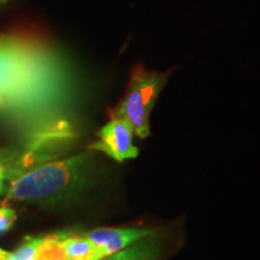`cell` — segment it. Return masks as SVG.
Here are the masks:
<instances>
[{
  "label": "cell",
  "instance_id": "cell-10",
  "mask_svg": "<svg viewBox=\"0 0 260 260\" xmlns=\"http://www.w3.org/2000/svg\"><path fill=\"white\" fill-rule=\"evenodd\" d=\"M23 152L22 151H16V149H10V148H0V167H5L11 169L12 171L15 170L16 165L19 159H21Z\"/></svg>",
  "mask_w": 260,
  "mask_h": 260
},
{
  "label": "cell",
  "instance_id": "cell-5",
  "mask_svg": "<svg viewBox=\"0 0 260 260\" xmlns=\"http://www.w3.org/2000/svg\"><path fill=\"white\" fill-rule=\"evenodd\" d=\"M153 232L140 228H106L96 229L84 235L96 247L102 258L117 253L133 243L144 239L146 236L153 235Z\"/></svg>",
  "mask_w": 260,
  "mask_h": 260
},
{
  "label": "cell",
  "instance_id": "cell-4",
  "mask_svg": "<svg viewBox=\"0 0 260 260\" xmlns=\"http://www.w3.org/2000/svg\"><path fill=\"white\" fill-rule=\"evenodd\" d=\"M134 130L125 119L112 117V119L100 129L98 141L89 146V149L99 151L122 162L136 158L139 149L133 144Z\"/></svg>",
  "mask_w": 260,
  "mask_h": 260
},
{
  "label": "cell",
  "instance_id": "cell-12",
  "mask_svg": "<svg viewBox=\"0 0 260 260\" xmlns=\"http://www.w3.org/2000/svg\"><path fill=\"white\" fill-rule=\"evenodd\" d=\"M11 177V169L0 167V193H2L3 184H4V181L8 180V178Z\"/></svg>",
  "mask_w": 260,
  "mask_h": 260
},
{
  "label": "cell",
  "instance_id": "cell-11",
  "mask_svg": "<svg viewBox=\"0 0 260 260\" xmlns=\"http://www.w3.org/2000/svg\"><path fill=\"white\" fill-rule=\"evenodd\" d=\"M16 218H17V216H16V212L11 207H0V234L6 233L8 230L11 229Z\"/></svg>",
  "mask_w": 260,
  "mask_h": 260
},
{
  "label": "cell",
  "instance_id": "cell-7",
  "mask_svg": "<svg viewBox=\"0 0 260 260\" xmlns=\"http://www.w3.org/2000/svg\"><path fill=\"white\" fill-rule=\"evenodd\" d=\"M64 248L68 260H99L102 256L96 247L86 235L65 233Z\"/></svg>",
  "mask_w": 260,
  "mask_h": 260
},
{
  "label": "cell",
  "instance_id": "cell-13",
  "mask_svg": "<svg viewBox=\"0 0 260 260\" xmlns=\"http://www.w3.org/2000/svg\"><path fill=\"white\" fill-rule=\"evenodd\" d=\"M12 253H10L8 251H5V249L0 248V260H8L11 258Z\"/></svg>",
  "mask_w": 260,
  "mask_h": 260
},
{
  "label": "cell",
  "instance_id": "cell-9",
  "mask_svg": "<svg viewBox=\"0 0 260 260\" xmlns=\"http://www.w3.org/2000/svg\"><path fill=\"white\" fill-rule=\"evenodd\" d=\"M39 241H40V237H27L24 242L16 249V252L12 253L11 258L8 260H32Z\"/></svg>",
  "mask_w": 260,
  "mask_h": 260
},
{
  "label": "cell",
  "instance_id": "cell-8",
  "mask_svg": "<svg viewBox=\"0 0 260 260\" xmlns=\"http://www.w3.org/2000/svg\"><path fill=\"white\" fill-rule=\"evenodd\" d=\"M65 233L40 237L32 260H68L64 248Z\"/></svg>",
  "mask_w": 260,
  "mask_h": 260
},
{
  "label": "cell",
  "instance_id": "cell-2",
  "mask_svg": "<svg viewBox=\"0 0 260 260\" xmlns=\"http://www.w3.org/2000/svg\"><path fill=\"white\" fill-rule=\"evenodd\" d=\"M87 165L88 157L81 154L32 168L12 178L6 199L45 200L69 193L82 181Z\"/></svg>",
  "mask_w": 260,
  "mask_h": 260
},
{
  "label": "cell",
  "instance_id": "cell-14",
  "mask_svg": "<svg viewBox=\"0 0 260 260\" xmlns=\"http://www.w3.org/2000/svg\"><path fill=\"white\" fill-rule=\"evenodd\" d=\"M8 2V0H0V5H3V4H5V3Z\"/></svg>",
  "mask_w": 260,
  "mask_h": 260
},
{
  "label": "cell",
  "instance_id": "cell-1",
  "mask_svg": "<svg viewBox=\"0 0 260 260\" xmlns=\"http://www.w3.org/2000/svg\"><path fill=\"white\" fill-rule=\"evenodd\" d=\"M65 76L51 48L22 32L0 34V110L37 119L61 102Z\"/></svg>",
  "mask_w": 260,
  "mask_h": 260
},
{
  "label": "cell",
  "instance_id": "cell-3",
  "mask_svg": "<svg viewBox=\"0 0 260 260\" xmlns=\"http://www.w3.org/2000/svg\"><path fill=\"white\" fill-rule=\"evenodd\" d=\"M172 71L174 69L157 73L147 70L142 64L136 65L130 74L124 95L112 111V117L125 119L139 138L149 136V116Z\"/></svg>",
  "mask_w": 260,
  "mask_h": 260
},
{
  "label": "cell",
  "instance_id": "cell-6",
  "mask_svg": "<svg viewBox=\"0 0 260 260\" xmlns=\"http://www.w3.org/2000/svg\"><path fill=\"white\" fill-rule=\"evenodd\" d=\"M160 253V245L157 235L146 236L111 255L104 256L99 260H155Z\"/></svg>",
  "mask_w": 260,
  "mask_h": 260
}]
</instances>
